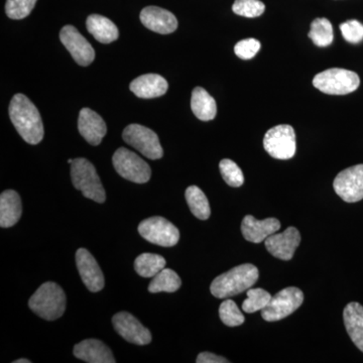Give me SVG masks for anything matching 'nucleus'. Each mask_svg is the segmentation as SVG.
<instances>
[{
    "label": "nucleus",
    "instance_id": "nucleus-18",
    "mask_svg": "<svg viewBox=\"0 0 363 363\" xmlns=\"http://www.w3.org/2000/svg\"><path fill=\"white\" fill-rule=\"evenodd\" d=\"M279 228H281V223L278 219L267 218L264 220H257L252 215L245 216L241 223V233L243 238L253 243L262 242L269 236L278 233Z\"/></svg>",
    "mask_w": 363,
    "mask_h": 363
},
{
    "label": "nucleus",
    "instance_id": "nucleus-21",
    "mask_svg": "<svg viewBox=\"0 0 363 363\" xmlns=\"http://www.w3.org/2000/svg\"><path fill=\"white\" fill-rule=\"evenodd\" d=\"M23 213L21 200L18 192L6 190L0 196V226L9 228L18 223Z\"/></svg>",
    "mask_w": 363,
    "mask_h": 363
},
{
    "label": "nucleus",
    "instance_id": "nucleus-19",
    "mask_svg": "<svg viewBox=\"0 0 363 363\" xmlns=\"http://www.w3.org/2000/svg\"><path fill=\"white\" fill-rule=\"evenodd\" d=\"M74 355L79 359L89 363H114L111 350L97 339H86L76 344Z\"/></svg>",
    "mask_w": 363,
    "mask_h": 363
},
{
    "label": "nucleus",
    "instance_id": "nucleus-16",
    "mask_svg": "<svg viewBox=\"0 0 363 363\" xmlns=\"http://www.w3.org/2000/svg\"><path fill=\"white\" fill-rule=\"evenodd\" d=\"M140 21L152 32L169 35L178 28V21L173 13L157 6H147L140 13Z\"/></svg>",
    "mask_w": 363,
    "mask_h": 363
},
{
    "label": "nucleus",
    "instance_id": "nucleus-34",
    "mask_svg": "<svg viewBox=\"0 0 363 363\" xmlns=\"http://www.w3.org/2000/svg\"><path fill=\"white\" fill-rule=\"evenodd\" d=\"M340 30L344 39L351 44H358L363 40V25L359 21L352 20L341 23Z\"/></svg>",
    "mask_w": 363,
    "mask_h": 363
},
{
    "label": "nucleus",
    "instance_id": "nucleus-35",
    "mask_svg": "<svg viewBox=\"0 0 363 363\" xmlns=\"http://www.w3.org/2000/svg\"><path fill=\"white\" fill-rule=\"evenodd\" d=\"M259 40L255 39L240 40L234 47L236 56L242 60L252 59L259 52Z\"/></svg>",
    "mask_w": 363,
    "mask_h": 363
},
{
    "label": "nucleus",
    "instance_id": "nucleus-24",
    "mask_svg": "<svg viewBox=\"0 0 363 363\" xmlns=\"http://www.w3.org/2000/svg\"><path fill=\"white\" fill-rule=\"evenodd\" d=\"M191 108L195 116L202 121H212L217 113V105L214 98L202 87H196L193 90Z\"/></svg>",
    "mask_w": 363,
    "mask_h": 363
},
{
    "label": "nucleus",
    "instance_id": "nucleus-33",
    "mask_svg": "<svg viewBox=\"0 0 363 363\" xmlns=\"http://www.w3.org/2000/svg\"><path fill=\"white\" fill-rule=\"evenodd\" d=\"M38 0H7L6 13L11 20H23L30 16Z\"/></svg>",
    "mask_w": 363,
    "mask_h": 363
},
{
    "label": "nucleus",
    "instance_id": "nucleus-2",
    "mask_svg": "<svg viewBox=\"0 0 363 363\" xmlns=\"http://www.w3.org/2000/svg\"><path fill=\"white\" fill-rule=\"evenodd\" d=\"M259 279V269L253 264H245L224 272L212 281L210 291L214 297L228 298L245 292Z\"/></svg>",
    "mask_w": 363,
    "mask_h": 363
},
{
    "label": "nucleus",
    "instance_id": "nucleus-4",
    "mask_svg": "<svg viewBox=\"0 0 363 363\" xmlns=\"http://www.w3.org/2000/svg\"><path fill=\"white\" fill-rule=\"evenodd\" d=\"M71 178L74 187L88 199L104 203L106 194L96 169L88 160L78 157L71 164Z\"/></svg>",
    "mask_w": 363,
    "mask_h": 363
},
{
    "label": "nucleus",
    "instance_id": "nucleus-3",
    "mask_svg": "<svg viewBox=\"0 0 363 363\" xmlns=\"http://www.w3.org/2000/svg\"><path fill=\"white\" fill-rule=\"evenodd\" d=\"M66 304L65 292L52 281L43 284L28 301L30 310L48 321H54L63 316Z\"/></svg>",
    "mask_w": 363,
    "mask_h": 363
},
{
    "label": "nucleus",
    "instance_id": "nucleus-9",
    "mask_svg": "<svg viewBox=\"0 0 363 363\" xmlns=\"http://www.w3.org/2000/svg\"><path fill=\"white\" fill-rule=\"evenodd\" d=\"M138 233L145 240L160 247H174L180 240L179 229L164 217H150L140 222Z\"/></svg>",
    "mask_w": 363,
    "mask_h": 363
},
{
    "label": "nucleus",
    "instance_id": "nucleus-5",
    "mask_svg": "<svg viewBox=\"0 0 363 363\" xmlns=\"http://www.w3.org/2000/svg\"><path fill=\"white\" fill-rule=\"evenodd\" d=\"M313 85L325 94L346 95L359 87L360 79L355 72L333 68L317 74Z\"/></svg>",
    "mask_w": 363,
    "mask_h": 363
},
{
    "label": "nucleus",
    "instance_id": "nucleus-23",
    "mask_svg": "<svg viewBox=\"0 0 363 363\" xmlns=\"http://www.w3.org/2000/svg\"><path fill=\"white\" fill-rule=\"evenodd\" d=\"M88 32L102 44H111L118 39L117 26L109 18L99 14H91L86 21Z\"/></svg>",
    "mask_w": 363,
    "mask_h": 363
},
{
    "label": "nucleus",
    "instance_id": "nucleus-32",
    "mask_svg": "<svg viewBox=\"0 0 363 363\" xmlns=\"http://www.w3.org/2000/svg\"><path fill=\"white\" fill-rule=\"evenodd\" d=\"M233 11L238 16L253 18L262 16L266 11V6L260 0H235Z\"/></svg>",
    "mask_w": 363,
    "mask_h": 363
},
{
    "label": "nucleus",
    "instance_id": "nucleus-7",
    "mask_svg": "<svg viewBox=\"0 0 363 363\" xmlns=\"http://www.w3.org/2000/svg\"><path fill=\"white\" fill-rule=\"evenodd\" d=\"M264 147L269 156L278 160H290L297 150L293 126L281 124L271 128L264 138Z\"/></svg>",
    "mask_w": 363,
    "mask_h": 363
},
{
    "label": "nucleus",
    "instance_id": "nucleus-14",
    "mask_svg": "<svg viewBox=\"0 0 363 363\" xmlns=\"http://www.w3.org/2000/svg\"><path fill=\"white\" fill-rule=\"evenodd\" d=\"M76 264L83 283L90 292L97 293L104 288V272L94 257L85 248H80L76 252Z\"/></svg>",
    "mask_w": 363,
    "mask_h": 363
},
{
    "label": "nucleus",
    "instance_id": "nucleus-27",
    "mask_svg": "<svg viewBox=\"0 0 363 363\" xmlns=\"http://www.w3.org/2000/svg\"><path fill=\"white\" fill-rule=\"evenodd\" d=\"M181 285L180 277L176 272L171 269H164L150 281L149 292L152 294L174 293L180 289Z\"/></svg>",
    "mask_w": 363,
    "mask_h": 363
},
{
    "label": "nucleus",
    "instance_id": "nucleus-30",
    "mask_svg": "<svg viewBox=\"0 0 363 363\" xmlns=\"http://www.w3.org/2000/svg\"><path fill=\"white\" fill-rule=\"evenodd\" d=\"M219 169L223 180L230 187L238 188L245 183V176L238 164L228 159L222 160L219 164Z\"/></svg>",
    "mask_w": 363,
    "mask_h": 363
},
{
    "label": "nucleus",
    "instance_id": "nucleus-10",
    "mask_svg": "<svg viewBox=\"0 0 363 363\" xmlns=\"http://www.w3.org/2000/svg\"><path fill=\"white\" fill-rule=\"evenodd\" d=\"M124 142L135 147L143 156L150 160H159L164 156V150L157 133L140 124H130L123 130Z\"/></svg>",
    "mask_w": 363,
    "mask_h": 363
},
{
    "label": "nucleus",
    "instance_id": "nucleus-36",
    "mask_svg": "<svg viewBox=\"0 0 363 363\" xmlns=\"http://www.w3.org/2000/svg\"><path fill=\"white\" fill-rule=\"evenodd\" d=\"M197 363H227L229 362L226 358L218 357V355L213 354L210 352H202L198 355Z\"/></svg>",
    "mask_w": 363,
    "mask_h": 363
},
{
    "label": "nucleus",
    "instance_id": "nucleus-25",
    "mask_svg": "<svg viewBox=\"0 0 363 363\" xmlns=\"http://www.w3.org/2000/svg\"><path fill=\"white\" fill-rule=\"evenodd\" d=\"M166 259L155 253H143L136 257L135 272L143 278H154L166 267Z\"/></svg>",
    "mask_w": 363,
    "mask_h": 363
},
{
    "label": "nucleus",
    "instance_id": "nucleus-11",
    "mask_svg": "<svg viewBox=\"0 0 363 363\" xmlns=\"http://www.w3.org/2000/svg\"><path fill=\"white\" fill-rule=\"evenodd\" d=\"M336 194L347 203L363 199V164L344 169L336 176L333 183Z\"/></svg>",
    "mask_w": 363,
    "mask_h": 363
},
{
    "label": "nucleus",
    "instance_id": "nucleus-15",
    "mask_svg": "<svg viewBox=\"0 0 363 363\" xmlns=\"http://www.w3.org/2000/svg\"><path fill=\"white\" fill-rule=\"evenodd\" d=\"M301 242V234L295 227H289L283 233H274L264 240L267 252L281 260H291Z\"/></svg>",
    "mask_w": 363,
    "mask_h": 363
},
{
    "label": "nucleus",
    "instance_id": "nucleus-37",
    "mask_svg": "<svg viewBox=\"0 0 363 363\" xmlns=\"http://www.w3.org/2000/svg\"><path fill=\"white\" fill-rule=\"evenodd\" d=\"M13 363H30V360L26 359V358H21V359L16 360Z\"/></svg>",
    "mask_w": 363,
    "mask_h": 363
},
{
    "label": "nucleus",
    "instance_id": "nucleus-12",
    "mask_svg": "<svg viewBox=\"0 0 363 363\" xmlns=\"http://www.w3.org/2000/svg\"><path fill=\"white\" fill-rule=\"evenodd\" d=\"M60 40L78 65L89 66L95 59V51L88 40L73 26H65L60 32Z\"/></svg>",
    "mask_w": 363,
    "mask_h": 363
},
{
    "label": "nucleus",
    "instance_id": "nucleus-17",
    "mask_svg": "<svg viewBox=\"0 0 363 363\" xmlns=\"http://www.w3.org/2000/svg\"><path fill=\"white\" fill-rule=\"evenodd\" d=\"M78 128L86 142L92 145H100L107 133L104 118L90 108H83L79 113Z\"/></svg>",
    "mask_w": 363,
    "mask_h": 363
},
{
    "label": "nucleus",
    "instance_id": "nucleus-29",
    "mask_svg": "<svg viewBox=\"0 0 363 363\" xmlns=\"http://www.w3.org/2000/svg\"><path fill=\"white\" fill-rule=\"evenodd\" d=\"M247 295V300L242 303V310L247 313L262 311L272 298L264 289H248Z\"/></svg>",
    "mask_w": 363,
    "mask_h": 363
},
{
    "label": "nucleus",
    "instance_id": "nucleus-6",
    "mask_svg": "<svg viewBox=\"0 0 363 363\" xmlns=\"http://www.w3.org/2000/svg\"><path fill=\"white\" fill-rule=\"evenodd\" d=\"M114 169L125 180L136 184H145L150 181L152 169L149 164L143 161L131 150L119 147L112 157Z\"/></svg>",
    "mask_w": 363,
    "mask_h": 363
},
{
    "label": "nucleus",
    "instance_id": "nucleus-38",
    "mask_svg": "<svg viewBox=\"0 0 363 363\" xmlns=\"http://www.w3.org/2000/svg\"><path fill=\"white\" fill-rule=\"evenodd\" d=\"M74 160H68V162L69 164H72V162H73Z\"/></svg>",
    "mask_w": 363,
    "mask_h": 363
},
{
    "label": "nucleus",
    "instance_id": "nucleus-13",
    "mask_svg": "<svg viewBox=\"0 0 363 363\" xmlns=\"http://www.w3.org/2000/svg\"><path fill=\"white\" fill-rule=\"evenodd\" d=\"M114 329L121 337L136 345H147L152 341V334L135 317L128 312H119L112 318Z\"/></svg>",
    "mask_w": 363,
    "mask_h": 363
},
{
    "label": "nucleus",
    "instance_id": "nucleus-26",
    "mask_svg": "<svg viewBox=\"0 0 363 363\" xmlns=\"http://www.w3.org/2000/svg\"><path fill=\"white\" fill-rule=\"evenodd\" d=\"M186 200L191 212L200 220H207L211 214L206 195L197 186H190L185 193Z\"/></svg>",
    "mask_w": 363,
    "mask_h": 363
},
{
    "label": "nucleus",
    "instance_id": "nucleus-31",
    "mask_svg": "<svg viewBox=\"0 0 363 363\" xmlns=\"http://www.w3.org/2000/svg\"><path fill=\"white\" fill-rule=\"evenodd\" d=\"M219 316L226 326L236 327L245 323V316L233 300H225L219 308Z\"/></svg>",
    "mask_w": 363,
    "mask_h": 363
},
{
    "label": "nucleus",
    "instance_id": "nucleus-22",
    "mask_svg": "<svg viewBox=\"0 0 363 363\" xmlns=\"http://www.w3.org/2000/svg\"><path fill=\"white\" fill-rule=\"evenodd\" d=\"M344 324L352 342L363 352V307L351 302L343 311Z\"/></svg>",
    "mask_w": 363,
    "mask_h": 363
},
{
    "label": "nucleus",
    "instance_id": "nucleus-8",
    "mask_svg": "<svg viewBox=\"0 0 363 363\" xmlns=\"http://www.w3.org/2000/svg\"><path fill=\"white\" fill-rule=\"evenodd\" d=\"M304 302V294L295 286L284 289L262 310V317L267 322L279 321L290 316Z\"/></svg>",
    "mask_w": 363,
    "mask_h": 363
},
{
    "label": "nucleus",
    "instance_id": "nucleus-20",
    "mask_svg": "<svg viewBox=\"0 0 363 363\" xmlns=\"http://www.w3.org/2000/svg\"><path fill=\"white\" fill-rule=\"evenodd\" d=\"M130 91L143 99H152L162 96L168 91L166 79L157 74H145L135 79L130 83Z\"/></svg>",
    "mask_w": 363,
    "mask_h": 363
},
{
    "label": "nucleus",
    "instance_id": "nucleus-28",
    "mask_svg": "<svg viewBox=\"0 0 363 363\" xmlns=\"http://www.w3.org/2000/svg\"><path fill=\"white\" fill-rule=\"evenodd\" d=\"M309 38L318 47H328L332 44L334 39L333 28L330 21L327 18H316L311 23Z\"/></svg>",
    "mask_w": 363,
    "mask_h": 363
},
{
    "label": "nucleus",
    "instance_id": "nucleus-1",
    "mask_svg": "<svg viewBox=\"0 0 363 363\" xmlns=\"http://www.w3.org/2000/svg\"><path fill=\"white\" fill-rule=\"evenodd\" d=\"M9 117L18 135L30 145H38L44 138V124L35 104L26 95L16 94L9 104Z\"/></svg>",
    "mask_w": 363,
    "mask_h": 363
}]
</instances>
